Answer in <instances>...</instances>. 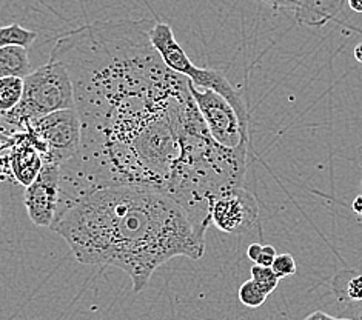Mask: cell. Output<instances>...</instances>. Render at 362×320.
I'll return each instance as SVG.
<instances>
[{
	"mask_svg": "<svg viewBox=\"0 0 362 320\" xmlns=\"http://www.w3.org/2000/svg\"><path fill=\"white\" fill-rule=\"evenodd\" d=\"M51 230L81 263L122 270L133 292H141L171 259L199 261L205 254V232L173 197L148 186L93 189L59 214Z\"/></svg>",
	"mask_w": 362,
	"mask_h": 320,
	"instance_id": "7a4b0ae2",
	"label": "cell"
},
{
	"mask_svg": "<svg viewBox=\"0 0 362 320\" xmlns=\"http://www.w3.org/2000/svg\"><path fill=\"white\" fill-rule=\"evenodd\" d=\"M346 316L344 317H350L353 320H362V302H353V304L344 311Z\"/></svg>",
	"mask_w": 362,
	"mask_h": 320,
	"instance_id": "ffe728a7",
	"label": "cell"
},
{
	"mask_svg": "<svg viewBox=\"0 0 362 320\" xmlns=\"http://www.w3.org/2000/svg\"><path fill=\"white\" fill-rule=\"evenodd\" d=\"M150 40L171 71L187 77L197 88L213 90L214 93L221 94L235 108L240 128H243L247 139H250V114L247 105L240 94L235 90V86L228 82L226 74L219 70H211V68L196 66L175 39L173 30L168 23H154L150 30Z\"/></svg>",
	"mask_w": 362,
	"mask_h": 320,
	"instance_id": "277c9868",
	"label": "cell"
},
{
	"mask_svg": "<svg viewBox=\"0 0 362 320\" xmlns=\"http://www.w3.org/2000/svg\"><path fill=\"white\" fill-rule=\"evenodd\" d=\"M346 0H303L296 11V20L305 27H322L334 19Z\"/></svg>",
	"mask_w": 362,
	"mask_h": 320,
	"instance_id": "30bf717a",
	"label": "cell"
},
{
	"mask_svg": "<svg viewBox=\"0 0 362 320\" xmlns=\"http://www.w3.org/2000/svg\"><path fill=\"white\" fill-rule=\"evenodd\" d=\"M252 280H255L259 287L262 288V291L267 294V296H270L273 291H276L279 285V279L276 278V274L273 273L272 268L269 266H261V265H253L252 270Z\"/></svg>",
	"mask_w": 362,
	"mask_h": 320,
	"instance_id": "9a60e30c",
	"label": "cell"
},
{
	"mask_svg": "<svg viewBox=\"0 0 362 320\" xmlns=\"http://www.w3.org/2000/svg\"><path fill=\"white\" fill-rule=\"evenodd\" d=\"M28 48L5 47L0 48V77H21L31 74Z\"/></svg>",
	"mask_w": 362,
	"mask_h": 320,
	"instance_id": "8fae6325",
	"label": "cell"
},
{
	"mask_svg": "<svg viewBox=\"0 0 362 320\" xmlns=\"http://www.w3.org/2000/svg\"><path fill=\"white\" fill-rule=\"evenodd\" d=\"M16 143L11 155V168L16 180L23 186H30L44 165L42 155L34 148L27 133Z\"/></svg>",
	"mask_w": 362,
	"mask_h": 320,
	"instance_id": "9c48e42d",
	"label": "cell"
},
{
	"mask_svg": "<svg viewBox=\"0 0 362 320\" xmlns=\"http://www.w3.org/2000/svg\"><path fill=\"white\" fill-rule=\"evenodd\" d=\"M351 210H353V213L358 214L359 218H362V194L355 197V201H353V203H351Z\"/></svg>",
	"mask_w": 362,
	"mask_h": 320,
	"instance_id": "603a6c76",
	"label": "cell"
},
{
	"mask_svg": "<svg viewBox=\"0 0 362 320\" xmlns=\"http://www.w3.org/2000/svg\"><path fill=\"white\" fill-rule=\"evenodd\" d=\"M262 247L264 245H259V244H252L248 247V249H247V256H248V259L252 262H257L259 261V257H261V253H262Z\"/></svg>",
	"mask_w": 362,
	"mask_h": 320,
	"instance_id": "44dd1931",
	"label": "cell"
},
{
	"mask_svg": "<svg viewBox=\"0 0 362 320\" xmlns=\"http://www.w3.org/2000/svg\"><path fill=\"white\" fill-rule=\"evenodd\" d=\"M276 256H278V253H276V248H274V247H272V245H264V247H262V253H261L259 261H257L255 265H261V266H269V268H272Z\"/></svg>",
	"mask_w": 362,
	"mask_h": 320,
	"instance_id": "d6986e66",
	"label": "cell"
},
{
	"mask_svg": "<svg viewBox=\"0 0 362 320\" xmlns=\"http://www.w3.org/2000/svg\"><path fill=\"white\" fill-rule=\"evenodd\" d=\"M0 218H2V208H0Z\"/></svg>",
	"mask_w": 362,
	"mask_h": 320,
	"instance_id": "83f0119b",
	"label": "cell"
},
{
	"mask_svg": "<svg viewBox=\"0 0 362 320\" xmlns=\"http://www.w3.org/2000/svg\"><path fill=\"white\" fill-rule=\"evenodd\" d=\"M355 57H356L358 62L362 65V42L358 43L356 48H355Z\"/></svg>",
	"mask_w": 362,
	"mask_h": 320,
	"instance_id": "d4e9b609",
	"label": "cell"
},
{
	"mask_svg": "<svg viewBox=\"0 0 362 320\" xmlns=\"http://www.w3.org/2000/svg\"><path fill=\"white\" fill-rule=\"evenodd\" d=\"M361 171H362V163H361ZM359 189H361V194H362V177H361V186H359Z\"/></svg>",
	"mask_w": 362,
	"mask_h": 320,
	"instance_id": "4316f807",
	"label": "cell"
},
{
	"mask_svg": "<svg viewBox=\"0 0 362 320\" xmlns=\"http://www.w3.org/2000/svg\"><path fill=\"white\" fill-rule=\"evenodd\" d=\"M60 165L44 162L42 170L27 186L23 196V203L30 219L34 225L51 228L59 214L60 203Z\"/></svg>",
	"mask_w": 362,
	"mask_h": 320,
	"instance_id": "ba28073f",
	"label": "cell"
},
{
	"mask_svg": "<svg viewBox=\"0 0 362 320\" xmlns=\"http://www.w3.org/2000/svg\"><path fill=\"white\" fill-rule=\"evenodd\" d=\"M265 5H269L274 10H281V8H286V10L298 11V8L303 4V0H261Z\"/></svg>",
	"mask_w": 362,
	"mask_h": 320,
	"instance_id": "ac0fdd59",
	"label": "cell"
},
{
	"mask_svg": "<svg viewBox=\"0 0 362 320\" xmlns=\"http://www.w3.org/2000/svg\"><path fill=\"white\" fill-rule=\"evenodd\" d=\"M346 4L350 6L351 11L362 14V0H346Z\"/></svg>",
	"mask_w": 362,
	"mask_h": 320,
	"instance_id": "cb8c5ba5",
	"label": "cell"
},
{
	"mask_svg": "<svg viewBox=\"0 0 362 320\" xmlns=\"http://www.w3.org/2000/svg\"><path fill=\"white\" fill-rule=\"evenodd\" d=\"M37 40V32L23 28L19 23L4 25L0 27V48L23 47L30 48Z\"/></svg>",
	"mask_w": 362,
	"mask_h": 320,
	"instance_id": "4fadbf2b",
	"label": "cell"
},
{
	"mask_svg": "<svg viewBox=\"0 0 362 320\" xmlns=\"http://www.w3.org/2000/svg\"><path fill=\"white\" fill-rule=\"evenodd\" d=\"M259 218L256 197L244 186H231L213 198L211 223L227 235H247Z\"/></svg>",
	"mask_w": 362,
	"mask_h": 320,
	"instance_id": "52a82bcc",
	"label": "cell"
},
{
	"mask_svg": "<svg viewBox=\"0 0 362 320\" xmlns=\"http://www.w3.org/2000/svg\"><path fill=\"white\" fill-rule=\"evenodd\" d=\"M272 270L276 274V278L281 280L284 278H288V275L296 274L298 266H296L295 259H293L291 254L284 253V254L276 256L274 262L272 265Z\"/></svg>",
	"mask_w": 362,
	"mask_h": 320,
	"instance_id": "2e32d148",
	"label": "cell"
},
{
	"mask_svg": "<svg viewBox=\"0 0 362 320\" xmlns=\"http://www.w3.org/2000/svg\"><path fill=\"white\" fill-rule=\"evenodd\" d=\"M347 299L351 302H362V274L353 273L347 280Z\"/></svg>",
	"mask_w": 362,
	"mask_h": 320,
	"instance_id": "e0dca14e",
	"label": "cell"
},
{
	"mask_svg": "<svg viewBox=\"0 0 362 320\" xmlns=\"http://www.w3.org/2000/svg\"><path fill=\"white\" fill-rule=\"evenodd\" d=\"M304 320H336V317L327 314L325 311L317 309V311H313L312 314H308Z\"/></svg>",
	"mask_w": 362,
	"mask_h": 320,
	"instance_id": "7402d4cb",
	"label": "cell"
},
{
	"mask_svg": "<svg viewBox=\"0 0 362 320\" xmlns=\"http://www.w3.org/2000/svg\"><path fill=\"white\" fill-rule=\"evenodd\" d=\"M23 131L42 155V160L60 167L74 158L82 143V122L76 108L31 120Z\"/></svg>",
	"mask_w": 362,
	"mask_h": 320,
	"instance_id": "5b68a950",
	"label": "cell"
},
{
	"mask_svg": "<svg viewBox=\"0 0 362 320\" xmlns=\"http://www.w3.org/2000/svg\"><path fill=\"white\" fill-rule=\"evenodd\" d=\"M150 19L98 20L66 32L49 59L70 73L82 122L77 154L60 168L68 194L137 185L167 191L201 112L187 77L150 40Z\"/></svg>",
	"mask_w": 362,
	"mask_h": 320,
	"instance_id": "6da1fadb",
	"label": "cell"
},
{
	"mask_svg": "<svg viewBox=\"0 0 362 320\" xmlns=\"http://www.w3.org/2000/svg\"><path fill=\"white\" fill-rule=\"evenodd\" d=\"M336 320H353V319H350V317H336Z\"/></svg>",
	"mask_w": 362,
	"mask_h": 320,
	"instance_id": "484cf974",
	"label": "cell"
},
{
	"mask_svg": "<svg viewBox=\"0 0 362 320\" xmlns=\"http://www.w3.org/2000/svg\"><path fill=\"white\" fill-rule=\"evenodd\" d=\"M189 93L214 142L228 150H238L243 146L250 148V139H247L240 128L235 108L221 94L213 90L197 88L192 82H189Z\"/></svg>",
	"mask_w": 362,
	"mask_h": 320,
	"instance_id": "8992f818",
	"label": "cell"
},
{
	"mask_svg": "<svg viewBox=\"0 0 362 320\" xmlns=\"http://www.w3.org/2000/svg\"><path fill=\"white\" fill-rule=\"evenodd\" d=\"M269 296L262 291V288L255 280H247L239 288V300L247 308H259L265 304Z\"/></svg>",
	"mask_w": 362,
	"mask_h": 320,
	"instance_id": "5bb4252c",
	"label": "cell"
},
{
	"mask_svg": "<svg viewBox=\"0 0 362 320\" xmlns=\"http://www.w3.org/2000/svg\"><path fill=\"white\" fill-rule=\"evenodd\" d=\"M0 122H2V114H0Z\"/></svg>",
	"mask_w": 362,
	"mask_h": 320,
	"instance_id": "f1b7e54d",
	"label": "cell"
},
{
	"mask_svg": "<svg viewBox=\"0 0 362 320\" xmlns=\"http://www.w3.org/2000/svg\"><path fill=\"white\" fill-rule=\"evenodd\" d=\"M73 108H76V102L70 73L62 62L49 59L48 64L25 77L21 103L2 114V120L25 129L31 120Z\"/></svg>",
	"mask_w": 362,
	"mask_h": 320,
	"instance_id": "3957f363",
	"label": "cell"
},
{
	"mask_svg": "<svg viewBox=\"0 0 362 320\" xmlns=\"http://www.w3.org/2000/svg\"><path fill=\"white\" fill-rule=\"evenodd\" d=\"M23 79L21 77H0V114H6L21 103Z\"/></svg>",
	"mask_w": 362,
	"mask_h": 320,
	"instance_id": "7c38bea8",
	"label": "cell"
}]
</instances>
